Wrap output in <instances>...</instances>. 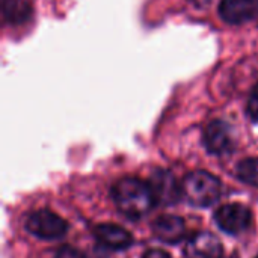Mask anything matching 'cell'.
Here are the masks:
<instances>
[{
	"label": "cell",
	"instance_id": "cell-1",
	"mask_svg": "<svg viewBox=\"0 0 258 258\" xmlns=\"http://www.w3.org/2000/svg\"><path fill=\"white\" fill-rule=\"evenodd\" d=\"M112 195L119 212L130 219H139L145 216L156 204L150 184L138 178L127 177L119 180L113 186Z\"/></svg>",
	"mask_w": 258,
	"mask_h": 258
},
{
	"label": "cell",
	"instance_id": "cell-2",
	"mask_svg": "<svg viewBox=\"0 0 258 258\" xmlns=\"http://www.w3.org/2000/svg\"><path fill=\"white\" fill-rule=\"evenodd\" d=\"M183 197L189 204L197 207H209L221 197V181L206 171H195L184 177Z\"/></svg>",
	"mask_w": 258,
	"mask_h": 258
},
{
	"label": "cell",
	"instance_id": "cell-3",
	"mask_svg": "<svg viewBox=\"0 0 258 258\" xmlns=\"http://www.w3.org/2000/svg\"><path fill=\"white\" fill-rule=\"evenodd\" d=\"M26 228L30 234L41 239H59L68 231V224L50 210H38L26 221Z\"/></svg>",
	"mask_w": 258,
	"mask_h": 258
},
{
	"label": "cell",
	"instance_id": "cell-4",
	"mask_svg": "<svg viewBox=\"0 0 258 258\" xmlns=\"http://www.w3.org/2000/svg\"><path fill=\"white\" fill-rule=\"evenodd\" d=\"M215 221L222 231L237 236L251 227L252 213L242 204H225L215 213Z\"/></svg>",
	"mask_w": 258,
	"mask_h": 258
},
{
	"label": "cell",
	"instance_id": "cell-5",
	"mask_svg": "<svg viewBox=\"0 0 258 258\" xmlns=\"http://www.w3.org/2000/svg\"><path fill=\"white\" fill-rule=\"evenodd\" d=\"M148 184L151 187L156 203L163 206L175 204L183 195L181 184H178L177 178L165 169H156L151 174Z\"/></svg>",
	"mask_w": 258,
	"mask_h": 258
},
{
	"label": "cell",
	"instance_id": "cell-6",
	"mask_svg": "<svg viewBox=\"0 0 258 258\" xmlns=\"http://www.w3.org/2000/svg\"><path fill=\"white\" fill-rule=\"evenodd\" d=\"M204 145L212 154H227L233 151L236 138L233 128L224 121H213L204 130Z\"/></svg>",
	"mask_w": 258,
	"mask_h": 258
},
{
	"label": "cell",
	"instance_id": "cell-7",
	"mask_svg": "<svg viewBox=\"0 0 258 258\" xmlns=\"http://www.w3.org/2000/svg\"><path fill=\"white\" fill-rule=\"evenodd\" d=\"M222 245L212 233H197L184 246L186 258H222Z\"/></svg>",
	"mask_w": 258,
	"mask_h": 258
},
{
	"label": "cell",
	"instance_id": "cell-8",
	"mask_svg": "<svg viewBox=\"0 0 258 258\" xmlns=\"http://www.w3.org/2000/svg\"><path fill=\"white\" fill-rule=\"evenodd\" d=\"M219 14L230 24H242L258 17V0H221Z\"/></svg>",
	"mask_w": 258,
	"mask_h": 258
},
{
	"label": "cell",
	"instance_id": "cell-9",
	"mask_svg": "<svg viewBox=\"0 0 258 258\" xmlns=\"http://www.w3.org/2000/svg\"><path fill=\"white\" fill-rule=\"evenodd\" d=\"M153 233L165 243H178L186 234V225L178 216L162 215L153 222Z\"/></svg>",
	"mask_w": 258,
	"mask_h": 258
},
{
	"label": "cell",
	"instance_id": "cell-10",
	"mask_svg": "<svg viewBox=\"0 0 258 258\" xmlns=\"http://www.w3.org/2000/svg\"><path fill=\"white\" fill-rule=\"evenodd\" d=\"M94 236L97 240L110 249H127L133 243L132 234L122 227L113 224H101L94 228Z\"/></svg>",
	"mask_w": 258,
	"mask_h": 258
},
{
	"label": "cell",
	"instance_id": "cell-11",
	"mask_svg": "<svg viewBox=\"0 0 258 258\" xmlns=\"http://www.w3.org/2000/svg\"><path fill=\"white\" fill-rule=\"evenodd\" d=\"M236 174L245 184L258 187V157H248L240 160L236 166Z\"/></svg>",
	"mask_w": 258,
	"mask_h": 258
},
{
	"label": "cell",
	"instance_id": "cell-12",
	"mask_svg": "<svg viewBox=\"0 0 258 258\" xmlns=\"http://www.w3.org/2000/svg\"><path fill=\"white\" fill-rule=\"evenodd\" d=\"M3 14L11 23H21L30 14V8L24 0H3Z\"/></svg>",
	"mask_w": 258,
	"mask_h": 258
},
{
	"label": "cell",
	"instance_id": "cell-13",
	"mask_svg": "<svg viewBox=\"0 0 258 258\" xmlns=\"http://www.w3.org/2000/svg\"><path fill=\"white\" fill-rule=\"evenodd\" d=\"M248 115L254 122H258V83L254 86L248 100Z\"/></svg>",
	"mask_w": 258,
	"mask_h": 258
},
{
	"label": "cell",
	"instance_id": "cell-14",
	"mask_svg": "<svg viewBox=\"0 0 258 258\" xmlns=\"http://www.w3.org/2000/svg\"><path fill=\"white\" fill-rule=\"evenodd\" d=\"M54 258H85V257H83V254H82L79 249H76V248H73V246L65 245V246H62V248L56 252Z\"/></svg>",
	"mask_w": 258,
	"mask_h": 258
},
{
	"label": "cell",
	"instance_id": "cell-15",
	"mask_svg": "<svg viewBox=\"0 0 258 258\" xmlns=\"http://www.w3.org/2000/svg\"><path fill=\"white\" fill-rule=\"evenodd\" d=\"M142 258H171V255L162 249H150L142 255Z\"/></svg>",
	"mask_w": 258,
	"mask_h": 258
},
{
	"label": "cell",
	"instance_id": "cell-16",
	"mask_svg": "<svg viewBox=\"0 0 258 258\" xmlns=\"http://www.w3.org/2000/svg\"><path fill=\"white\" fill-rule=\"evenodd\" d=\"M257 258H258V257H257Z\"/></svg>",
	"mask_w": 258,
	"mask_h": 258
}]
</instances>
